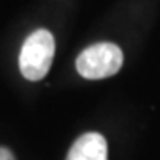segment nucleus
<instances>
[{
	"label": "nucleus",
	"mask_w": 160,
	"mask_h": 160,
	"mask_svg": "<svg viewBox=\"0 0 160 160\" xmlns=\"http://www.w3.org/2000/svg\"><path fill=\"white\" fill-rule=\"evenodd\" d=\"M55 55V39L52 32L39 29L25 39L20 52V71L27 80H41L50 71Z\"/></svg>",
	"instance_id": "nucleus-1"
},
{
	"label": "nucleus",
	"mask_w": 160,
	"mask_h": 160,
	"mask_svg": "<svg viewBox=\"0 0 160 160\" xmlns=\"http://www.w3.org/2000/svg\"><path fill=\"white\" fill-rule=\"evenodd\" d=\"M123 66V52L114 43H96L87 46L77 57V71L84 78L100 80L116 75Z\"/></svg>",
	"instance_id": "nucleus-2"
},
{
	"label": "nucleus",
	"mask_w": 160,
	"mask_h": 160,
	"mask_svg": "<svg viewBox=\"0 0 160 160\" xmlns=\"http://www.w3.org/2000/svg\"><path fill=\"white\" fill-rule=\"evenodd\" d=\"M66 160H107V141L98 132H87L73 142Z\"/></svg>",
	"instance_id": "nucleus-3"
},
{
	"label": "nucleus",
	"mask_w": 160,
	"mask_h": 160,
	"mask_svg": "<svg viewBox=\"0 0 160 160\" xmlns=\"http://www.w3.org/2000/svg\"><path fill=\"white\" fill-rule=\"evenodd\" d=\"M0 160H16V158L7 148H0Z\"/></svg>",
	"instance_id": "nucleus-4"
}]
</instances>
